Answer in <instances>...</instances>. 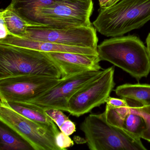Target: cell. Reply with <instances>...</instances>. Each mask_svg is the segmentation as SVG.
<instances>
[{
  "mask_svg": "<svg viewBox=\"0 0 150 150\" xmlns=\"http://www.w3.org/2000/svg\"><path fill=\"white\" fill-rule=\"evenodd\" d=\"M101 61H108L139 80L150 73V58L146 47L137 37H114L97 46Z\"/></svg>",
  "mask_w": 150,
  "mask_h": 150,
  "instance_id": "obj_1",
  "label": "cell"
},
{
  "mask_svg": "<svg viewBox=\"0 0 150 150\" xmlns=\"http://www.w3.org/2000/svg\"><path fill=\"white\" fill-rule=\"evenodd\" d=\"M150 21V0H120L100 8L93 23L96 30L107 37L122 36Z\"/></svg>",
  "mask_w": 150,
  "mask_h": 150,
  "instance_id": "obj_2",
  "label": "cell"
},
{
  "mask_svg": "<svg viewBox=\"0 0 150 150\" xmlns=\"http://www.w3.org/2000/svg\"><path fill=\"white\" fill-rule=\"evenodd\" d=\"M22 75L61 78L59 68L45 52L0 44V79Z\"/></svg>",
  "mask_w": 150,
  "mask_h": 150,
  "instance_id": "obj_3",
  "label": "cell"
},
{
  "mask_svg": "<svg viewBox=\"0 0 150 150\" xmlns=\"http://www.w3.org/2000/svg\"><path fill=\"white\" fill-rule=\"evenodd\" d=\"M91 150H146L139 137L123 128L112 125L104 112L90 114L80 125Z\"/></svg>",
  "mask_w": 150,
  "mask_h": 150,
  "instance_id": "obj_4",
  "label": "cell"
},
{
  "mask_svg": "<svg viewBox=\"0 0 150 150\" xmlns=\"http://www.w3.org/2000/svg\"><path fill=\"white\" fill-rule=\"evenodd\" d=\"M92 0H63L35 11L27 22L52 29L91 27Z\"/></svg>",
  "mask_w": 150,
  "mask_h": 150,
  "instance_id": "obj_5",
  "label": "cell"
},
{
  "mask_svg": "<svg viewBox=\"0 0 150 150\" xmlns=\"http://www.w3.org/2000/svg\"><path fill=\"white\" fill-rule=\"evenodd\" d=\"M0 122L21 136L34 150H60L54 134L13 110L1 98Z\"/></svg>",
  "mask_w": 150,
  "mask_h": 150,
  "instance_id": "obj_6",
  "label": "cell"
},
{
  "mask_svg": "<svg viewBox=\"0 0 150 150\" xmlns=\"http://www.w3.org/2000/svg\"><path fill=\"white\" fill-rule=\"evenodd\" d=\"M114 73L113 67L104 69L100 75L73 96L68 102L67 112L79 117L106 103L115 85Z\"/></svg>",
  "mask_w": 150,
  "mask_h": 150,
  "instance_id": "obj_7",
  "label": "cell"
},
{
  "mask_svg": "<svg viewBox=\"0 0 150 150\" xmlns=\"http://www.w3.org/2000/svg\"><path fill=\"white\" fill-rule=\"evenodd\" d=\"M62 79L22 75L0 79V98L8 102H29L52 88Z\"/></svg>",
  "mask_w": 150,
  "mask_h": 150,
  "instance_id": "obj_8",
  "label": "cell"
},
{
  "mask_svg": "<svg viewBox=\"0 0 150 150\" xmlns=\"http://www.w3.org/2000/svg\"><path fill=\"white\" fill-rule=\"evenodd\" d=\"M21 38L63 45L92 48L97 50L98 46L96 30L93 26L60 29L31 25L28 27L26 33Z\"/></svg>",
  "mask_w": 150,
  "mask_h": 150,
  "instance_id": "obj_9",
  "label": "cell"
},
{
  "mask_svg": "<svg viewBox=\"0 0 150 150\" xmlns=\"http://www.w3.org/2000/svg\"><path fill=\"white\" fill-rule=\"evenodd\" d=\"M103 70L84 72L62 79L60 82L42 95L29 102L44 109H57L67 112L68 102L73 96L100 75Z\"/></svg>",
  "mask_w": 150,
  "mask_h": 150,
  "instance_id": "obj_10",
  "label": "cell"
},
{
  "mask_svg": "<svg viewBox=\"0 0 150 150\" xmlns=\"http://www.w3.org/2000/svg\"><path fill=\"white\" fill-rule=\"evenodd\" d=\"M60 70L61 79L86 71L101 69L98 55L72 52H45Z\"/></svg>",
  "mask_w": 150,
  "mask_h": 150,
  "instance_id": "obj_11",
  "label": "cell"
},
{
  "mask_svg": "<svg viewBox=\"0 0 150 150\" xmlns=\"http://www.w3.org/2000/svg\"><path fill=\"white\" fill-rule=\"evenodd\" d=\"M0 44L19 46L45 52H72L87 55H98L97 50L90 48L63 45L48 42L36 41L8 35L0 39Z\"/></svg>",
  "mask_w": 150,
  "mask_h": 150,
  "instance_id": "obj_12",
  "label": "cell"
},
{
  "mask_svg": "<svg viewBox=\"0 0 150 150\" xmlns=\"http://www.w3.org/2000/svg\"><path fill=\"white\" fill-rule=\"evenodd\" d=\"M7 102L13 110L41 125L55 136L59 132L57 125L46 114L42 108L34 103L27 102Z\"/></svg>",
  "mask_w": 150,
  "mask_h": 150,
  "instance_id": "obj_13",
  "label": "cell"
},
{
  "mask_svg": "<svg viewBox=\"0 0 150 150\" xmlns=\"http://www.w3.org/2000/svg\"><path fill=\"white\" fill-rule=\"evenodd\" d=\"M117 96L128 101L142 106H150V85L125 84L117 86L115 90Z\"/></svg>",
  "mask_w": 150,
  "mask_h": 150,
  "instance_id": "obj_14",
  "label": "cell"
},
{
  "mask_svg": "<svg viewBox=\"0 0 150 150\" xmlns=\"http://www.w3.org/2000/svg\"><path fill=\"white\" fill-rule=\"evenodd\" d=\"M34 150L31 146L16 132L1 122L0 150Z\"/></svg>",
  "mask_w": 150,
  "mask_h": 150,
  "instance_id": "obj_15",
  "label": "cell"
},
{
  "mask_svg": "<svg viewBox=\"0 0 150 150\" xmlns=\"http://www.w3.org/2000/svg\"><path fill=\"white\" fill-rule=\"evenodd\" d=\"M0 18L3 19L10 35L21 38L27 29L31 26L28 22L18 15L12 7H8L0 11Z\"/></svg>",
  "mask_w": 150,
  "mask_h": 150,
  "instance_id": "obj_16",
  "label": "cell"
},
{
  "mask_svg": "<svg viewBox=\"0 0 150 150\" xmlns=\"http://www.w3.org/2000/svg\"><path fill=\"white\" fill-rule=\"evenodd\" d=\"M63 0H12L10 6L16 13L27 22L38 9Z\"/></svg>",
  "mask_w": 150,
  "mask_h": 150,
  "instance_id": "obj_17",
  "label": "cell"
},
{
  "mask_svg": "<svg viewBox=\"0 0 150 150\" xmlns=\"http://www.w3.org/2000/svg\"><path fill=\"white\" fill-rule=\"evenodd\" d=\"M129 105L114 107L106 104L104 111L106 120L110 124L123 128L126 116L130 112Z\"/></svg>",
  "mask_w": 150,
  "mask_h": 150,
  "instance_id": "obj_18",
  "label": "cell"
},
{
  "mask_svg": "<svg viewBox=\"0 0 150 150\" xmlns=\"http://www.w3.org/2000/svg\"><path fill=\"white\" fill-rule=\"evenodd\" d=\"M146 125L144 117L131 110L126 116L123 128L141 138V136Z\"/></svg>",
  "mask_w": 150,
  "mask_h": 150,
  "instance_id": "obj_19",
  "label": "cell"
},
{
  "mask_svg": "<svg viewBox=\"0 0 150 150\" xmlns=\"http://www.w3.org/2000/svg\"><path fill=\"white\" fill-rule=\"evenodd\" d=\"M127 101L132 111L144 117L146 127L141 135V138L150 142V106H142L136 103Z\"/></svg>",
  "mask_w": 150,
  "mask_h": 150,
  "instance_id": "obj_20",
  "label": "cell"
},
{
  "mask_svg": "<svg viewBox=\"0 0 150 150\" xmlns=\"http://www.w3.org/2000/svg\"><path fill=\"white\" fill-rule=\"evenodd\" d=\"M45 110L46 114L54 121L59 128L66 121L69 119V117L63 113V111L60 110L48 108L45 109Z\"/></svg>",
  "mask_w": 150,
  "mask_h": 150,
  "instance_id": "obj_21",
  "label": "cell"
},
{
  "mask_svg": "<svg viewBox=\"0 0 150 150\" xmlns=\"http://www.w3.org/2000/svg\"><path fill=\"white\" fill-rule=\"evenodd\" d=\"M56 144L60 150H66L74 144L73 141L69 136L59 132L55 137Z\"/></svg>",
  "mask_w": 150,
  "mask_h": 150,
  "instance_id": "obj_22",
  "label": "cell"
},
{
  "mask_svg": "<svg viewBox=\"0 0 150 150\" xmlns=\"http://www.w3.org/2000/svg\"><path fill=\"white\" fill-rule=\"evenodd\" d=\"M60 131L64 133L67 136H70L76 131V126L75 124L70 120L66 121L63 125L59 128Z\"/></svg>",
  "mask_w": 150,
  "mask_h": 150,
  "instance_id": "obj_23",
  "label": "cell"
},
{
  "mask_svg": "<svg viewBox=\"0 0 150 150\" xmlns=\"http://www.w3.org/2000/svg\"><path fill=\"white\" fill-rule=\"evenodd\" d=\"M120 0H99L100 8H107L116 4Z\"/></svg>",
  "mask_w": 150,
  "mask_h": 150,
  "instance_id": "obj_24",
  "label": "cell"
},
{
  "mask_svg": "<svg viewBox=\"0 0 150 150\" xmlns=\"http://www.w3.org/2000/svg\"><path fill=\"white\" fill-rule=\"evenodd\" d=\"M0 20H1V38L0 39H2L6 38L8 35H10V34L8 30L3 19L0 18Z\"/></svg>",
  "mask_w": 150,
  "mask_h": 150,
  "instance_id": "obj_25",
  "label": "cell"
},
{
  "mask_svg": "<svg viewBox=\"0 0 150 150\" xmlns=\"http://www.w3.org/2000/svg\"><path fill=\"white\" fill-rule=\"evenodd\" d=\"M146 48L150 58V32L146 38Z\"/></svg>",
  "mask_w": 150,
  "mask_h": 150,
  "instance_id": "obj_26",
  "label": "cell"
},
{
  "mask_svg": "<svg viewBox=\"0 0 150 150\" xmlns=\"http://www.w3.org/2000/svg\"><path fill=\"white\" fill-rule=\"evenodd\" d=\"M81 1H88V0H81Z\"/></svg>",
  "mask_w": 150,
  "mask_h": 150,
  "instance_id": "obj_27",
  "label": "cell"
}]
</instances>
